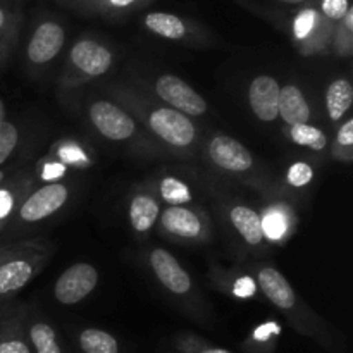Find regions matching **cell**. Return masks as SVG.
<instances>
[{"label":"cell","instance_id":"cell-41","mask_svg":"<svg viewBox=\"0 0 353 353\" xmlns=\"http://www.w3.org/2000/svg\"><path fill=\"white\" fill-rule=\"evenodd\" d=\"M57 2H59V3H62V6L69 7V6H71V2H72V0H57Z\"/></svg>","mask_w":353,"mask_h":353},{"label":"cell","instance_id":"cell-11","mask_svg":"<svg viewBox=\"0 0 353 353\" xmlns=\"http://www.w3.org/2000/svg\"><path fill=\"white\" fill-rule=\"evenodd\" d=\"M148 262L159 283L172 295L183 296L192 292V278L171 252L165 248H154L148 255Z\"/></svg>","mask_w":353,"mask_h":353},{"label":"cell","instance_id":"cell-19","mask_svg":"<svg viewBox=\"0 0 353 353\" xmlns=\"http://www.w3.org/2000/svg\"><path fill=\"white\" fill-rule=\"evenodd\" d=\"M150 2L152 0H72L69 7L88 16L99 14V16L119 17L141 9Z\"/></svg>","mask_w":353,"mask_h":353},{"label":"cell","instance_id":"cell-29","mask_svg":"<svg viewBox=\"0 0 353 353\" xmlns=\"http://www.w3.org/2000/svg\"><path fill=\"white\" fill-rule=\"evenodd\" d=\"M19 128L12 121L6 119L0 124V165L6 164L10 159V155L16 152L19 145Z\"/></svg>","mask_w":353,"mask_h":353},{"label":"cell","instance_id":"cell-35","mask_svg":"<svg viewBox=\"0 0 353 353\" xmlns=\"http://www.w3.org/2000/svg\"><path fill=\"white\" fill-rule=\"evenodd\" d=\"M336 145L340 148H343L347 154H350L352 147H353V119L348 117L343 124L340 126L336 133Z\"/></svg>","mask_w":353,"mask_h":353},{"label":"cell","instance_id":"cell-1","mask_svg":"<svg viewBox=\"0 0 353 353\" xmlns=\"http://www.w3.org/2000/svg\"><path fill=\"white\" fill-rule=\"evenodd\" d=\"M48 259L50 247L43 241L0 243V302H7L26 288Z\"/></svg>","mask_w":353,"mask_h":353},{"label":"cell","instance_id":"cell-30","mask_svg":"<svg viewBox=\"0 0 353 353\" xmlns=\"http://www.w3.org/2000/svg\"><path fill=\"white\" fill-rule=\"evenodd\" d=\"M57 157L61 159L62 164L74 165V168H88L90 159L88 155L83 152V148L79 145L71 143V141H65V143L59 145V150H55Z\"/></svg>","mask_w":353,"mask_h":353},{"label":"cell","instance_id":"cell-36","mask_svg":"<svg viewBox=\"0 0 353 353\" xmlns=\"http://www.w3.org/2000/svg\"><path fill=\"white\" fill-rule=\"evenodd\" d=\"M65 174V165L62 162H47L41 169V178L48 179L50 183H55L59 178Z\"/></svg>","mask_w":353,"mask_h":353},{"label":"cell","instance_id":"cell-38","mask_svg":"<svg viewBox=\"0 0 353 353\" xmlns=\"http://www.w3.org/2000/svg\"><path fill=\"white\" fill-rule=\"evenodd\" d=\"M272 3H276V6L279 7H290V9H296V7H305V6H310V2H314V0H271Z\"/></svg>","mask_w":353,"mask_h":353},{"label":"cell","instance_id":"cell-3","mask_svg":"<svg viewBox=\"0 0 353 353\" xmlns=\"http://www.w3.org/2000/svg\"><path fill=\"white\" fill-rule=\"evenodd\" d=\"M69 200V186L65 183H47L24 196L10 223L16 226L37 224L48 219L62 209ZM9 223V224H10Z\"/></svg>","mask_w":353,"mask_h":353},{"label":"cell","instance_id":"cell-25","mask_svg":"<svg viewBox=\"0 0 353 353\" xmlns=\"http://www.w3.org/2000/svg\"><path fill=\"white\" fill-rule=\"evenodd\" d=\"M159 193H161V199L169 205H186L193 200L190 186L174 176L162 178L161 185H159Z\"/></svg>","mask_w":353,"mask_h":353},{"label":"cell","instance_id":"cell-40","mask_svg":"<svg viewBox=\"0 0 353 353\" xmlns=\"http://www.w3.org/2000/svg\"><path fill=\"white\" fill-rule=\"evenodd\" d=\"M7 179V171H3V169H0V185H2L3 181Z\"/></svg>","mask_w":353,"mask_h":353},{"label":"cell","instance_id":"cell-14","mask_svg":"<svg viewBox=\"0 0 353 353\" xmlns=\"http://www.w3.org/2000/svg\"><path fill=\"white\" fill-rule=\"evenodd\" d=\"M259 290L265 295V299L278 307L283 312L293 314L299 303L295 290L292 288L288 279L274 268H261L257 271Z\"/></svg>","mask_w":353,"mask_h":353},{"label":"cell","instance_id":"cell-16","mask_svg":"<svg viewBox=\"0 0 353 353\" xmlns=\"http://www.w3.org/2000/svg\"><path fill=\"white\" fill-rule=\"evenodd\" d=\"M0 353H31L26 327L14 310L0 312Z\"/></svg>","mask_w":353,"mask_h":353},{"label":"cell","instance_id":"cell-42","mask_svg":"<svg viewBox=\"0 0 353 353\" xmlns=\"http://www.w3.org/2000/svg\"><path fill=\"white\" fill-rule=\"evenodd\" d=\"M21 2H23V0H21Z\"/></svg>","mask_w":353,"mask_h":353},{"label":"cell","instance_id":"cell-39","mask_svg":"<svg viewBox=\"0 0 353 353\" xmlns=\"http://www.w3.org/2000/svg\"><path fill=\"white\" fill-rule=\"evenodd\" d=\"M7 119V109H6V103H3V100L0 99V124L3 123V121Z\"/></svg>","mask_w":353,"mask_h":353},{"label":"cell","instance_id":"cell-32","mask_svg":"<svg viewBox=\"0 0 353 353\" xmlns=\"http://www.w3.org/2000/svg\"><path fill=\"white\" fill-rule=\"evenodd\" d=\"M317 9L331 23H340L352 9L350 0H317Z\"/></svg>","mask_w":353,"mask_h":353},{"label":"cell","instance_id":"cell-34","mask_svg":"<svg viewBox=\"0 0 353 353\" xmlns=\"http://www.w3.org/2000/svg\"><path fill=\"white\" fill-rule=\"evenodd\" d=\"M174 350V353H233L226 348L210 347V345L195 340V338H181V340L176 341Z\"/></svg>","mask_w":353,"mask_h":353},{"label":"cell","instance_id":"cell-26","mask_svg":"<svg viewBox=\"0 0 353 353\" xmlns=\"http://www.w3.org/2000/svg\"><path fill=\"white\" fill-rule=\"evenodd\" d=\"M290 138L295 141L296 145L310 148V150L321 152L327 147V137L326 133L316 126L310 124H296V126H290Z\"/></svg>","mask_w":353,"mask_h":353},{"label":"cell","instance_id":"cell-15","mask_svg":"<svg viewBox=\"0 0 353 353\" xmlns=\"http://www.w3.org/2000/svg\"><path fill=\"white\" fill-rule=\"evenodd\" d=\"M23 26V2L0 0V69L9 62Z\"/></svg>","mask_w":353,"mask_h":353},{"label":"cell","instance_id":"cell-31","mask_svg":"<svg viewBox=\"0 0 353 353\" xmlns=\"http://www.w3.org/2000/svg\"><path fill=\"white\" fill-rule=\"evenodd\" d=\"M352 41H353V30L345 26L343 23H334L333 33H331V45L336 55L347 57L352 52Z\"/></svg>","mask_w":353,"mask_h":353},{"label":"cell","instance_id":"cell-17","mask_svg":"<svg viewBox=\"0 0 353 353\" xmlns=\"http://www.w3.org/2000/svg\"><path fill=\"white\" fill-rule=\"evenodd\" d=\"M228 216H230L231 224L238 231V234L250 247H261L264 243L265 238L264 231H262V219L257 210H254L248 205H243V203H238V205L231 207Z\"/></svg>","mask_w":353,"mask_h":353},{"label":"cell","instance_id":"cell-37","mask_svg":"<svg viewBox=\"0 0 353 353\" xmlns=\"http://www.w3.org/2000/svg\"><path fill=\"white\" fill-rule=\"evenodd\" d=\"M234 295L240 296V299H247V296H252L255 293V285L250 278H241L238 279V283L233 288Z\"/></svg>","mask_w":353,"mask_h":353},{"label":"cell","instance_id":"cell-20","mask_svg":"<svg viewBox=\"0 0 353 353\" xmlns=\"http://www.w3.org/2000/svg\"><path fill=\"white\" fill-rule=\"evenodd\" d=\"M128 216H130L131 228L137 233L145 234L157 223L161 216V205L150 193H137L130 202Z\"/></svg>","mask_w":353,"mask_h":353},{"label":"cell","instance_id":"cell-27","mask_svg":"<svg viewBox=\"0 0 353 353\" xmlns=\"http://www.w3.org/2000/svg\"><path fill=\"white\" fill-rule=\"evenodd\" d=\"M261 219L264 238H269L271 241H279L288 233L290 221L285 209H281V207H271V209L265 210L264 216H261Z\"/></svg>","mask_w":353,"mask_h":353},{"label":"cell","instance_id":"cell-21","mask_svg":"<svg viewBox=\"0 0 353 353\" xmlns=\"http://www.w3.org/2000/svg\"><path fill=\"white\" fill-rule=\"evenodd\" d=\"M28 188L30 179L26 178H10L0 185V234L9 226L14 212L28 195Z\"/></svg>","mask_w":353,"mask_h":353},{"label":"cell","instance_id":"cell-24","mask_svg":"<svg viewBox=\"0 0 353 353\" xmlns=\"http://www.w3.org/2000/svg\"><path fill=\"white\" fill-rule=\"evenodd\" d=\"M26 338L31 353H65L55 327L45 321H33L26 327Z\"/></svg>","mask_w":353,"mask_h":353},{"label":"cell","instance_id":"cell-28","mask_svg":"<svg viewBox=\"0 0 353 353\" xmlns=\"http://www.w3.org/2000/svg\"><path fill=\"white\" fill-rule=\"evenodd\" d=\"M279 334V326L274 323L262 324L255 330L252 340L247 343L250 353H272L274 348V338Z\"/></svg>","mask_w":353,"mask_h":353},{"label":"cell","instance_id":"cell-33","mask_svg":"<svg viewBox=\"0 0 353 353\" xmlns=\"http://www.w3.org/2000/svg\"><path fill=\"white\" fill-rule=\"evenodd\" d=\"M314 178V169L310 168L307 162H295L292 168L288 169V174H286V181L293 186V188H302L307 186Z\"/></svg>","mask_w":353,"mask_h":353},{"label":"cell","instance_id":"cell-12","mask_svg":"<svg viewBox=\"0 0 353 353\" xmlns=\"http://www.w3.org/2000/svg\"><path fill=\"white\" fill-rule=\"evenodd\" d=\"M279 92L281 86L276 78L268 74L255 76L248 86V103L257 119L274 123L279 117Z\"/></svg>","mask_w":353,"mask_h":353},{"label":"cell","instance_id":"cell-18","mask_svg":"<svg viewBox=\"0 0 353 353\" xmlns=\"http://www.w3.org/2000/svg\"><path fill=\"white\" fill-rule=\"evenodd\" d=\"M279 116L288 126L309 123L310 107L296 85H285L279 92Z\"/></svg>","mask_w":353,"mask_h":353},{"label":"cell","instance_id":"cell-4","mask_svg":"<svg viewBox=\"0 0 353 353\" xmlns=\"http://www.w3.org/2000/svg\"><path fill=\"white\" fill-rule=\"evenodd\" d=\"M147 124L159 140L172 148H190L196 140L193 121L171 107L152 109L147 116Z\"/></svg>","mask_w":353,"mask_h":353},{"label":"cell","instance_id":"cell-5","mask_svg":"<svg viewBox=\"0 0 353 353\" xmlns=\"http://www.w3.org/2000/svg\"><path fill=\"white\" fill-rule=\"evenodd\" d=\"M141 26L148 33L169 41H205L209 38L199 23L168 10H150L143 14Z\"/></svg>","mask_w":353,"mask_h":353},{"label":"cell","instance_id":"cell-10","mask_svg":"<svg viewBox=\"0 0 353 353\" xmlns=\"http://www.w3.org/2000/svg\"><path fill=\"white\" fill-rule=\"evenodd\" d=\"M209 159L216 168L233 174H243L254 168V157L250 150L228 134H217L209 141L207 148Z\"/></svg>","mask_w":353,"mask_h":353},{"label":"cell","instance_id":"cell-13","mask_svg":"<svg viewBox=\"0 0 353 353\" xmlns=\"http://www.w3.org/2000/svg\"><path fill=\"white\" fill-rule=\"evenodd\" d=\"M161 226L165 233L179 240H200L205 234V223L195 210L183 205H169L161 214Z\"/></svg>","mask_w":353,"mask_h":353},{"label":"cell","instance_id":"cell-6","mask_svg":"<svg viewBox=\"0 0 353 353\" xmlns=\"http://www.w3.org/2000/svg\"><path fill=\"white\" fill-rule=\"evenodd\" d=\"M69 64L72 71L85 78H100L107 74L114 64V52L95 37H81L71 45Z\"/></svg>","mask_w":353,"mask_h":353},{"label":"cell","instance_id":"cell-7","mask_svg":"<svg viewBox=\"0 0 353 353\" xmlns=\"http://www.w3.org/2000/svg\"><path fill=\"white\" fill-rule=\"evenodd\" d=\"M88 119L105 140L128 141L137 134L133 117L109 100H95L88 105Z\"/></svg>","mask_w":353,"mask_h":353},{"label":"cell","instance_id":"cell-2","mask_svg":"<svg viewBox=\"0 0 353 353\" xmlns=\"http://www.w3.org/2000/svg\"><path fill=\"white\" fill-rule=\"evenodd\" d=\"M68 43V30L59 17L41 16L31 26L30 34L26 38V55L28 64L33 68H43L50 64Z\"/></svg>","mask_w":353,"mask_h":353},{"label":"cell","instance_id":"cell-22","mask_svg":"<svg viewBox=\"0 0 353 353\" xmlns=\"http://www.w3.org/2000/svg\"><path fill=\"white\" fill-rule=\"evenodd\" d=\"M326 109L330 114V119L338 123L345 117V114L350 110L353 102V86L347 78H336L330 83L326 90Z\"/></svg>","mask_w":353,"mask_h":353},{"label":"cell","instance_id":"cell-23","mask_svg":"<svg viewBox=\"0 0 353 353\" xmlns=\"http://www.w3.org/2000/svg\"><path fill=\"white\" fill-rule=\"evenodd\" d=\"M79 353H121V343L109 331L85 327L76 336Z\"/></svg>","mask_w":353,"mask_h":353},{"label":"cell","instance_id":"cell-8","mask_svg":"<svg viewBox=\"0 0 353 353\" xmlns=\"http://www.w3.org/2000/svg\"><path fill=\"white\" fill-rule=\"evenodd\" d=\"M99 283V271L90 262H78L65 269L57 278L54 296L61 305H76L83 302Z\"/></svg>","mask_w":353,"mask_h":353},{"label":"cell","instance_id":"cell-9","mask_svg":"<svg viewBox=\"0 0 353 353\" xmlns=\"http://www.w3.org/2000/svg\"><path fill=\"white\" fill-rule=\"evenodd\" d=\"M155 93L171 109L185 116H202L207 112V102L199 92L192 88L185 79L174 74H162L155 79Z\"/></svg>","mask_w":353,"mask_h":353}]
</instances>
